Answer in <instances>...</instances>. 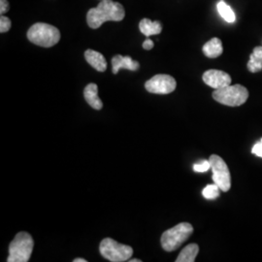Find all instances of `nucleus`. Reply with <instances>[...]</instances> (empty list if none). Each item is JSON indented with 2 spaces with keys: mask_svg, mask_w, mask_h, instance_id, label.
Here are the masks:
<instances>
[{
  "mask_svg": "<svg viewBox=\"0 0 262 262\" xmlns=\"http://www.w3.org/2000/svg\"><path fill=\"white\" fill-rule=\"evenodd\" d=\"M125 11L121 3L112 0H101L97 7L86 14V23L91 28H99L105 21H121L124 19Z\"/></svg>",
  "mask_w": 262,
  "mask_h": 262,
  "instance_id": "nucleus-1",
  "label": "nucleus"
},
{
  "mask_svg": "<svg viewBox=\"0 0 262 262\" xmlns=\"http://www.w3.org/2000/svg\"><path fill=\"white\" fill-rule=\"evenodd\" d=\"M211 168L213 171V181L223 191H228L231 187V175L225 160L216 155L210 157Z\"/></svg>",
  "mask_w": 262,
  "mask_h": 262,
  "instance_id": "nucleus-7",
  "label": "nucleus"
},
{
  "mask_svg": "<svg viewBox=\"0 0 262 262\" xmlns=\"http://www.w3.org/2000/svg\"><path fill=\"white\" fill-rule=\"evenodd\" d=\"M11 27H12L11 20L5 16H1V18H0V32L5 33L7 31H9Z\"/></svg>",
  "mask_w": 262,
  "mask_h": 262,
  "instance_id": "nucleus-20",
  "label": "nucleus"
},
{
  "mask_svg": "<svg viewBox=\"0 0 262 262\" xmlns=\"http://www.w3.org/2000/svg\"><path fill=\"white\" fill-rule=\"evenodd\" d=\"M211 168V163L210 160H201L200 162L195 163L193 165V170L197 173H203L206 172L209 169Z\"/></svg>",
  "mask_w": 262,
  "mask_h": 262,
  "instance_id": "nucleus-19",
  "label": "nucleus"
},
{
  "mask_svg": "<svg viewBox=\"0 0 262 262\" xmlns=\"http://www.w3.org/2000/svg\"><path fill=\"white\" fill-rule=\"evenodd\" d=\"M177 82L172 76L159 74L154 76L145 84L146 90L150 94H169L176 90Z\"/></svg>",
  "mask_w": 262,
  "mask_h": 262,
  "instance_id": "nucleus-8",
  "label": "nucleus"
},
{
  "mask_svg": "<svg viewBox=\"0 0 262 262\" xmlns=\"http://www.w3.org/2000/svg\"><path fill=\"white\" fill-rule=\"evenodd\" d=\"M139 29L145 36L150 37L151 35L159 34L162 30V26L159 20L152 21L149 19H143L139 24Z\"/></svg>",
  "mask_w": 262,
  "mask_h": 262,
  "instance_id": "nucleus-14",
  "label": "nucleus"
},
{
  "mask_svg": "<svg viewBox=\"0 0 262 262\" xmlns=\"http://www.w3.org/2000/svg\"><path fill=\"white\" fill-rule=\"evenodd\" d=\"M140 67L138 61L133 60L130 56L117 55L112 58V69L114 74H118L121 69H127L130 71H137Z\"/></svg>",
  "mask_w": 262,
  "mask_h": 262,
  "instance_id": "nucleus-10",
  "label": "nucleus"
},
{
  "mask_svg": "<svg viewBox=\"0 0 262 262\" xmlns=\"http://www.w3.org/2000/svg\"><path fill=\"white\" fill-rule=\"evenodd\" d=\"M202 78L207 85L215 90L227 86L231 84V81H232L230 75H228L226 72L222 70H215V69L207 70L206 72L203 74Z\"/></svg>",
  "mask_w": 262,
  "mask_h": 262,
  "instance_id": "nucleus-9",
  "label": "nucleus"
},
{
  "mask_svg": "<svg viewBox=\"0 0 262 262\" xmlns=\"http://www.w3.org/2000/svg\"><path fill=\"white\" fill-rule=\"evenodd\" d=\"M143 48L145 49V50H151L152 48H154V42L149 39V37L147 38L145 41H144V43H143Z\"/></svg>",
  "mask_w": 262,
  "mask_h": 262,
  "instance_id": "nucleus-23",
  "label": "nucleus"
},
{
  "mask_svg": "<svg viewBox=\"0 0 262 262\" xmlns=\"http://www.w3.org/2000/svg\"><path fill=\"white\" fill-rule=\"evenodd\" d=\"M9 2L8 0H0V13L1 15H4L9 11Z\"/></svg>",
  "mask_w": 262,
  "mask_h": 262,
  "instance_id": "nucleus-22",
  "label": "nucleus"
},
{
  "mask_svg": "<svg viewBox=\"0 0 262 262\" xmlns=\"http://www.w3.org/2000/svg\"><path fill=\"white\" fill-rule=\"evenodd\" d=\"M84 58L86 62L91 66H93L95 70L99 72H104L107 69V61L103 55L94 51L88 50L84 52Z\"/></svg>",
  "mask_w": 262,
  "mask_h": 262,
  "instance_id": "nucleus-11",
  "label": "nucleus"
},
{
  "mask_svg": "<svg viewBox=\"0 0 262 262\" xmlns=\"http://www.w3.org/2000/svg\"><path fill=\"white\" fill-rule=\"evenodd\" d=\"M252 152H253V155H255V156H257L259 158H262V139L253 146Z\"/></svg>",
  "mask_w": 262,
  "mask_h": 262,
  "instance_id": "nucleus-21",
  "label": "nucleus"
},
{
  "mask_svg": "<svg viewBox=\"0 0 262 262\" xmlns=\"http://www.w3.org/2000/svg\"><path fill=\"white\" fill-rule=\"evenodd\" d=\"M212 95L219 103L237 107L246 103L249 98V91L242 84H229L225 88L215 90Z\"/></svg>",
  "mask_w": 262,
  "mask_h": 262,
  "instance_id": "nucleus-4",
  "label": "nucleus"
},
{
  "mask_svg": "<svg viewBox=\"0 0 262 262\" xmlns=\"http://www.w3.org/2000/svg\"><path fill=\"white\" fill-rule=\"evenodd\" d=\"M73 262H86V260L84 258H75Z\"/></svg>",
  "mask_w": 262,
  "mask_h": 262,
  "instance_id": "nucleus-24",
  "label": "nucleus"
},
{
  "mask_svg": "<svg viewBox=\"0 0 262 262\" xmlns=\"http://www.w3.org/2000/svg\"><path fill=\"white\" fill-rule=\"evenodd\" d=\"M129 262H141L140 259H129Z\"/></svg>",
  "mask_w": 262,
  "mask_h": 262,
  "instance_id": "nucleus-25",
  "label": "nucleus"
},
{
  "mask_svg": "<svg viewBox=\"0 0 262 262\" xmlns=\"http://www.w3.org/2000/svg\"><path fill=\"white\" fill-rule=\"evenodd\" d=\"M99 251L104 258L112 262L127 261L133 254L130 246L118 243L111 238H105L101 241Z\"/></svg>",
  "mask_w": 262,
  "mask_h": 262,
  "instance_id": "nucleus-6",
  "label": "nucleus"
},
{
  "mask_svg": "<svg viewBox=\"0 0 262 262\" xmlns=\"http://www.w3.org/2000/svg\"><path fill=\"white\" fill-rule=\"evenodd\" d=\"M84 96L86 103L95 110H100L103 107V103L98 96L97 84H89L84 90Z\"/></svg>",
  "mask_w": 262,
  "mask_h": 262,
  "instance_id": "nucleus-12",
  "label": "nucleus"
},
{
  "mask_svg": "<svg viewBox=\"0 0 262 262\" xmlns=\"http://www.w3.org/2000/svg\"><path fill=\"white\" fill-rule=\"evenodd\" d=\"M250 72L256 73L262 70V47H255L247 64Z\"/></svg>",
  "mask_w": 262,
  "mask_h": 262,
  "instance_id": "nucleus-16",
  "label": "nucleus"
},
{
  "mask_svg": "<svg viewBox=\"0 0 262 262\" xmlns=\"http://www.w3.org/2000/svg\"><path fill=\"white\" fill-rule=\"evenodd\" d=\"M224 47L223 43L219 38H212L203 46V53L209 58L219 57L223 54Z\"/></svg>",
  "mask_w": 262,
  "mask_h": 262,
  "instance_id": "nucleus-13",
  "label": "nucleus"
},
{
  "mask_svg": "<svg viewBox=\"0 0 262 262\" xmlns=\"http://www.w3.org/2000/svg\"><path fill=\"white\" fill-rule=\"evenodd\" d=\"M193 233V226L188 223H181L166 230L160 239L161 247L166 252H173L186 242Z\"/></svg>",
  "mask_w": 262,
  "mask_h": 262,
  "instance_id": "nucleus-3",
  "label": "nucleus"
},
{
  "mask_svg": "<svg viewBox=\"0 0 262 262\" xmlns=\"http://www.w3.org/2000/svg\"><path fill=\"white\" fill-rule=\"evenodd\" d=\"M28 39L40 47L51 48L59 42L60 31L49 24L37 23L28 29Z\"/></svg>",
  "mask_w": 262,
  "mask_h": 262,
  "instance_id": "nucleus-2",
  "label": "nucleus"
},
{
  "mask_svg": "<svg viewBox=\"0 0 262 262\" xmlns=\"http://www.w3.org/2000/svg\"><path fill=\"white\" fill-rule=\"evenodd\" d=\"M199 253V247L197 244H189L183 249V251L176 259V262H193Z\"/></svg>",
  "mask_w": 262,
  "mask_h": 262,
  "instance_id": "nucleus-15",
  "label": "nucleus"
},
{
  "mask_svg": "<svg viewBox=\"0 0 262 262\" xmlns=\"http://www.w3.org/2000/svg\"><path fill=\"white\" fill-rule=\"evenodd\" d=\"M34 242L27 232H19L9 246L8 262H28L33 251Z\"/></svg>",
  "mask_w": 262,
  "mask_h": 262,
  "instance_id": "nucleus-5",
  "label": "nucleus"
},
{
  "mask_svg": "<svg viewBox=\"0 0 262 262\" xmlns=\"http://www.w3.org/2000/svg\"><path fill=\"white\" fill-rule=\"evenodd\" d=\"M216 9L219 14L221 15V17L225 19L226 23L229 24H233L236 20V16L233 10L231 9V7L229 5H227L225 2V0H221L217 4H216Z\"/></svg>",
  "mask_w": 262,
  "mask_h": 262,
  "instance_id": "nucleus-17",
  "label": "nucleus"
},
{
  "mask_svg": "<svg viewBox=\"0 0 262 262\" xmlns=\"http://www.w3.org/2000/svg\"><path fill=\"white\" fill-rule=\"evenodd\" d=\"M220 187H217L215 184L214 185H208L207 187H204L202 194L208 200H214L217 198L220 195Z\"/></svg>",
  "mask_w": 262,
  "mask_h": 262,
  "instance_id": "nucleus-18",
  "label": "nucleus"
}]
</instances>
